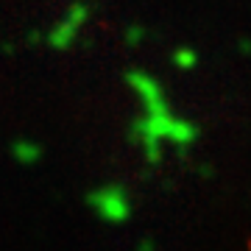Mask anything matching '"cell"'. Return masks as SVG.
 Segmentation results:
<instances>
[{
	"mask_svg": "<svg viewBox=\"0 0 251 251\" xmlns=\"http://www.w3.org/2000/svg\"><path fill=\"white\" fill-rule=\"evenodd\" d=\"M92 201L98 206V215H103L106 221H126V215H128V201H126V193H120V190L95 193Z\"/></svg>",
	"mask_w": 251,
	"mask_h": 251,
	"instance_id": "6da1fadb",
	"label": "cell"
}]
</instances>
